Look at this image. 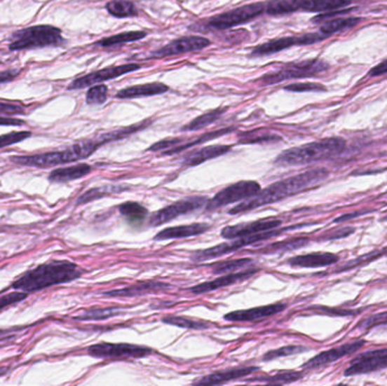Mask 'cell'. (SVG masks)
Here are the masks:
<instances>
[{"instance_id":"cell-1","label":"cell","mask_w":387,"mask_h":386,"mask_svg":"<svg viewBox=\"0 0 387 386\" xmlns=\"http://www.w3.org/2000/svg\"><path fill=\"white\" fill-rule=\"evenodd\" d=\"M329 176L330 172L325 168H316L296 174L294 177L280 180V181H276V183L269 186L266 188L261 189V192L256 194L254 198L240 202L238 205L230 209L228 213L231 216H237V214L250 212L252 209H259L265 205L278 203V202L283 201L285 198L314 188L322 181H325Z\"/></svg>"},{"instance_id":"cell-2","label":"cell","mask_w":387,"mask_h":386,"mask_svg":"<svg viewBox=\"0 0 387 386\" xmlns=\"http://www.w3.org/2000/svg\"><path fill=\"white\" fill-rule=\"evenodd\" d=\"M84 270L69 261H50L29 270L13 283V288L25 292L40 291L49 287L77 280Z\"/></svg>"},{"instance_id":"cell-3","label":"cell","mask_w":387,"mask_h":386,"mask_svg":"<svg viewBox=\"0 0 387 386\" xmlns=\"http://www.w3.org/2000/svg\"><path fill=\"white\" fill-rule=\"evenodd\" d=\"M346 148V142L341 137H329L308 144L283 151L274 159V165L279 167L306 165L320 163L342 153Z\"/></svg>"},{"instance_id":"cell-4","label":"cell","mask_w":387,"mask_h":386,"mask_svg":"<svg viewBox=\"0 0 387 386\" xmlns=\"http://www.w3.org/2000/svg\"><path fill=\"white\" fill-rule=\"evenodd\" d=\"M102 145V142L99 139H88V141L79 142L69 148L56 151V152L33 154V156H11V161L24 167L51 168L56 165H67V163H76L79 160L88 159V156H91Z\"/></svg>"},{"instance_id":"cell-5","label":"cell","mask_w":387,"mask_h":386,"mask_svg":"<svg viewBox=\"0 0 387 386\" xmlns=\"http://www.w3.org/2000/svg\"><path fill=\"white\" fill-rule=\"evenodd\" d=\"M66 43L62 30L53 25H36L15 31L9 38V50H29L46 47H62Z\"/></svg>"},{"instance_id":"cell-6","label":"cell","mask_w":387,"mask_h":386,"mask_svg":"<svg viewBox=\"0 0 387 386\" xmlns=\"http://www.w3.org/2000/svg\"><path fill=\"white\" fill-rule=\"evenodd\" d=\"M329 68V62H324V60H318V58L296 62V64H289L276 71H270V73L263 75L261 78H258L256 82L263 86L274 85V84L283 82V81L316 76V75L327 71Z\"/></svg>"},{"instance_id":"cell-7","label":"cell","mask_w":387,"mask_h":386,"mask_svg":"<svg viewBox=\"0 0 387 386\" xmlns=\"http://www.w3.org/2000/svg\"><path fill=\"white\" fill-rule=\"evenodd\" d=\"M285 230L287 229H273V230L256 233V235H252V236L233 239V242H223V244L215 246V247L206 248V249L195 251V253L191 254V260L193 262H205V261L217 260L219 257L224 256V255H228V254L235 253V251H239L241 248L254 245L256 242H265V240H269V239L280 236Z\"/></svg>"},{"instance_id":"cell-8","label":"cell","mask_w":387,"mask_h":386,"mask_svg":"<svg viewBox=\"0 0 387 386\" xmlns=\"http://www.w3.org/2000/svg\"><path fill=\"white\" fill-rule=\"evenodd\" d=\"M261 185L255 180H241L238 183L226 186V188L221 189L220 192L215 194V198L208 200L205 209L208 212H213L221 207L231 205V204L240 203L252 198L256 194L261 192Z\"/></svg>"},{"instance_id":"cell-9","label":"cell","mask_w":387,"mask_h":386,"mask_svg":"<svg viewBox=\"0 0 387 386\" xmlns=\"http://www.w3.org/2000/svg\"><path fill=\"white\" fill-rule=\"evenodd\" d=\"M88 354L94 358L111 360L142 359L153 354V349L145 345H132V343H109L101 342L90 345Z\"/></svg>"},{"instance_id":"cell-10","label":"cell","mask_w":387,"mask_h":386,"mask_svg":"<svg viewBox=\"0 0 387 386\" xmlns=\"http://www.w3.org/2000/svg\"><path fill=\"white\" fill-rule=\"evenodd\" d=\"M264 12L265 3L244 5V6L232 9L229 12L222 13V14L208 18L205 22V27L217 31L228 30V29L248 23L257 16L262 15Z\"/></svg>"},{"instance_id":"cell-11","label":"cell","mask_w":387,"mask_h":386,"mask_svg":"<svg viewBox=\"0 0 387 386\" xmlns=\"http://www.w3.org/2000/svg\"><path fill=\"white\" fill-rule=\"evenodd\" d=\"M208 202V198L206 196H189V198H182L179 201L175 202L153 213L149 218V223L151 227L162 226L179 216L196 212L198 209L205 207Z\"/></svg>"},{"instance_id":"cell-12","label":"cell","mask_w":387,"mask_h":386,"mask_svg":"<svg viewBox=\"0 0 387 386\" xmlns=\"http://www.w3.org/2000/svg\"><path fill=\"white\" fill-rule=\"evenodd\" d=\"M329 36L322 32L306 33L302 36H285V38L274 39L270 41L262 43L252 49L250 53L252 57L271 56L273 53H278L280 51L285 50L294 46H309L314 45L317 42L322 41Z\"/></svg>"},{"instance_id":"cell-13","label":"cell","mask_w":387,"mask_h":386,"mask_svg":"<svg viewBox=\"0 0 387 386\" xmlns=\"http://www.w3.org/2000/svg\"><path fill=\"white\" fill-rule=\"evenodd\" d=\"M142 65L140 64H125V65L109 66V67L102 68L100 71H93L90 74L79 77L76 80L68 85V90H81L90 88V86L100 84L106 81L114 80L117 77L128 74L132 71L141 69Z\"/></svg>"},{"instance_id":"cell-14","label":"cell","mask_w":387,"mask_h":386,"mask_svg":"<svg viewBox=\"0 0 387 386\" xmlns=\"http://www.w3.org/2000/svg\"><path fill=\"white\" fill-rule=\"evenodd\" d=\"M387 368V349L366 351L352 360L344 371L346 376L368 374Z\"/></svg>"},{"instance_id":"cell-15","label":"cell","mask_w":387,"mask_h":386,"mask_svg":"<svg viewBox=\"0 0 387 386\" xmlns=\"http://www.w3.org/2000/svg\"><path fill=\"white\" fill-rule=\"evenodd\" d=\"M211 45V40L198 36H182L176 39L165 47L151 53L150 60L156 58H165V57L178 56L182 53H193V51L203 50Z\"/></svg>"},{"instance_id":"cell-16","label":"cell","mask_w":387,"mask_h":386,"mask_svg":"<svg viewBox=\"0 0 387 386\" xmlns=\"http://www.w3.org/2000/svg\"><path fill=\"white\" fill-rule=\"evenodd\" d=\"M281 224L282 221L279 219H262V220L250 222V223H239L223 228L221 230V236L226 240H233V239L241 238V237L252 236L256 233L278 229Z\"/></svg>"},{"instance_id":"cell-17","label":"cell","mask_w":387,"mask_h":386,"mask_svg":"<svg viewBox=\"0 0 387 386\" xmlns=\"http://www.w3.org/2000/svg\"><path fill=\"white\" fill-rule=\"evenodd\" d=\"M366 345L365 340H358V341L349 342L346 345H340L337 348L330 349L327 351H322L317 356L313 357L307 363L302 365L304 369H318L322 368L324 366L330 365L334 363L337 360L344 358V357L349 356L353 354L355 351L360 350L364 345Z\"/></svg>"},{"instance_id":"cell-18","label":"cell","mask_w":387,"mask_h":386,"mask_svg":"<svg viewBox=\"0 0 387 386\" xmlns=\"http://www.w3.org/2000/svg\"><path fill=\"white\" fill-rule=\"evenodd\" d=\"M259 271H261V268H250L243 270V271L235 272V273H228V275H223V277H217L215 280L206 281V282L196 284V286H194L193 288H191L189 291L196 296L208 294V292L215 291V290L221 289V288L233 286L236 283L248 280V279L254 277V275Z\"/></svg>"},{"instance_id":"cell-19","label":"cell","mask_w":387,"mask_h":386,"mask_svg":"<svg viewBox=\"0 0 387 386\" xmlns=\"http://www.w3.org/2000/svg\"><path fill=\"white\" fill-rule=\"evenodd\" d=\"M287 305L285 303L266 305V306L254 307L250 310H235L224 315V319L228 322H255L267 319L271 316L278 315L287 310Z\"/></svg>"},{"instance_id":"cell-20","label":"cell","mask_w":387,"mask_h":386,"mask_svg":"<svg viewBox=\"0 0 387 386\" xmlns=\"http://www.w3.org/2000/svg\"><path fill=\"white\" fill-rule=\"evenodd\" d=\"M170 284L161 282V281H143V282L135 283V284L126 287L123 289L103 292V296L110 298L140 297V296L147 295V294H152V292L165 291V290L170 289Z\"/></svg>"},{"instance_id":"cell-21","label":"cell","mask_w":387,"mask_h":386,"mask_svg":"<svg viewBox=\"0 0 387 386\" xmlns=\"http://www.w3.org/2000/svg\"><path fill=\"white\" fill-rule=\"evenodd\" d=\"M259 371L256 366H248V367H236V368L226 369V371H217L213 374L208 375L200 380H195V385H222L229 383L232 380H240L247 378Z\"/></svg>"},{"instance_id":"cell-22","label":"cell","mask_w":387,"mask_h":386,"mask_svg":"<svg viewBox=\"0 0 387 386\" xmlns=\"http://www.w3.org/2000/svg\"><path fill=\"white\" fill-rule=\"evenodd\" d=\"M211 229V226L208 223L184 224V226H176V227L165 228L163 230L156 233L153 237L154 242H165L172 239L189 238V237L200 236L203 233H208Z\"/></svg>"},{"instance_id":"cell-23","label":"cell","mask_w":387,"mask_h":386,"mask_svg":"<svg viewBox=\"0 0 387 386\" xmlns=\"http://www.w3.org/2000/svg\"><path fill=\"white\" fill-rule=\"evenodd\" d=\"M232 150L231 145H211L200 150L194 151L187 156H184L182 160V167L184 168H191L196 165H202L208 160L217 159L219 156L229 153Z\"/></svg>"},{"instance_id":"cell-24","label":"cell","mask_w":387,"mask_h":386,"mask_svg":"<svg viewBox=\"0 0 387 386\" xmlns=\"http://www.w3.org/2000/svg\"><path fill=\"white\" fill-rule=\"evenodd\" d=\"M340 257L332 253H311L298 255L287 260V264L294 268H325L339 262Z\"/></svg>"},{"instance_id":"cell-25","label":"cell","mask_w":387,"mask_h":386,"mask_svg":"<svg viewBox=\"0 0 387 386\" xmlns=\"http://www.w3.org/2000/svg\"><path fill=\"white\" fill-rule=\"evenodd\" d=\"M170 88L163 83L153 82L140 85L128 86L126 89L118 92V99H134V97H153V95H163L169 91Z\"/></svg>"},{"instance_id":"cell-26","label":"cell","mask_w":387,"mask_h":386,"mask_svg":"<svg viewBox=\"0 0 387 386\" xmlns=\"http://www.w3.org/2000/svg\"><path fill=\"white\" fill-rule=\"evenodd\" d=\"M91 165L88 163H79V165H71V167H62V168L55 169L49 174V181L50 183H68L73 180L81 179L91 174Z\"/></svg>"},{"instance_id":"cell-27","label":"cell","mask_w":387,"mask_h":386,"mask_svg":"<svg viewBox=\"0 0 387 386\" xmlns=\"http://www.w3.org/2000/svg\"><path fill=\"white\" fill-rule=\"evenodd\" d=\"M300 9L309 13H327L344 9L351 5V0H299Z\"/></svg>"},{"instance_id":"cell-28","label":"cell","mask_w":387,"mask_h":386,"mask_svg":"<svg viewBox=\"0 0 387 386\" xmlns=\"http://www.w3.org/2000/svg\"><path fill=\"white\" fill-rule=\"evenodd\" d=\"M132 189V186L129 185H106L102 187H94L88 189V192L79 196L76 201V205H84L90 202L97 201L102 198H107L109 195L121 194V193L127 192Z\"/></svg>"},{"instance_id":"cell-29","label":"cell","mask_w":387,"mask_h":386,"mask_svg":"<svg viewBox=\"0 0 387 386\" xmlns=\"http://www.w3.org/2000/svg\"><path fill=\"white\" fill-rule=\"evenodd\" d=\"M118 211L129 224L136 226L143 223L149 216V209L137 202H123L118 207Z\"/></svg>"},{"instance_id":"cell-30","label":"cell","mask_w":387,"mask_h":386,"mask_svg":"<svg viewBox=\"0 0 387 386\" xmlns=\"http://www.w3.org/2000/svg\"><path fill=\"white\" fill-rule=\"evenodd\" d=\"M233 130H235L233 127H228V128H223V130L208 132V133L198 136L197 139H193V141L182 143V144L177 145V146L170 149V150L163 151L162 156H175V154L180 153L182 151L188 150V149L196 146V145H200L202 143H205V142L211 141V139H215L217 137H221V136L226 135V134L231 133Z\"/></svg>"},{"instance_id":"cell-31","label":"cell","mask_w":387,"mask_h":386,"mask_svg":"<svg viewBox=\"0 0 387 386\" xmlns=\"http://www.w3.org/2000/svg\"><path fill=\"white\" fill-rule=\"evenodd\" d=\"M281 139V136L264 128L244 132L238 135V143L240 144H263V143H274Z\"/></svg>"},{"instance_id":"cell-32","label":"cell","mask_w":387,"mask_h":386,"mask_svg":"<svg viewBox=\"0 0 387 386\" xmlns=\"http://www.w3.org/2000/svg\"><path fill=\"white\" fill-rule=\"evenodd\" d=\"M255 266V261L252 259H239V260H226L217 262L211 266L213 275H228L235 272L243 271L246 268H252Z\"/></svg>"},{"instance_id":"cell-33","label":"cell","mask_w":387,"mask_h":386,"mask_svg":"<svg viewBox=\"0 0 387 386\" xmlns=\"http://www.w3.org/2000/svg\"><path fill=\"white\" fill-rule=\"evenodd\" d=\"M362 18H335L330 21L324 22L320 27V32L324 33L325 36H331L334 33L341 32L344 30H349L352 27H357Z\"/></svg>"},{"instance_id":"cell-34","label":"cell","mask_w":387,"mask_h":386,"mask_svg":"<svg viewBox=\"0 0 387 386\" xmlns=\"http://www.w3.org/2000/svg\"><path fill=\"white\" fill-rule=\"evenodd\" d=\"M151 124H152V120L147 119V120L141 121V123L132 125V126L123 127V128H119V130H112V132H109V133L103 134V135L99 137V139L102 142L103 145L110 143V142L119 141V139H126V137L132 135V134L137 133L140 130H145Z\"/></svg>"},{"instance_id":"cell-35","label":"cell","mask_w":387,"mask_h":386,"mask_svg":"<svg viewBox=\"0 0 387 386\" xmlns=\"http://www.w3.org/2000/svg\"><path fill=\"white\" fill-rule=\"evenodd\" d=\"M309 239L306 237H299V238H291L285 240V242H274L266 247L261 248L258 253L261 254H276L287 253V251H296L299 248L305 247L308 245Z\"/></svg>"},{"instance_id":"cell-36","label":"cell","mask_w":387,"mask_h":386,"mask_svg":"<svg viewBox=\"0 0 387 386\" xmlns=\"http://www.w3.org/2000/svg\"><path fill=\"white\" fill-rule=\"evenodd\" d=\"M106 9L110 15L117 18H135L138 15V9L132 0H110L106 5Z\"/></svg>"},{"instance_id":"cell-37","label":"cell","mask_w":387,"mask_h":386,"mask_svg":"<svg viewBox=\"0 0 387 386\" xmlns=\"http://www.w3.org/2000/svg\"><path fill=\"white\" fill-rule=\"evenodd\" d=\"M228 110L226 106L224 108H217V109L211 110V111L206 112L204 115H201L197 118L191 120V123H188L187 125L182 127V132H195V130H200L202 128L210 126L213 124L217 119L220 118L221 116Z\"/></svg>"},{"instance_id":"cell-38","label":"cell","mask_w":387,"mask_h":386,"mask_svg":"<svg viewBox=\"0 0 387 386\" xmlns=\"http://www.w3.org/2000/svg\"><path fill=\"white\" fill-rule=\"evenodd\" d=\"M147 33L145 31H128V32L119 33L116 36H108L97 41L95 45L100 46L102 48L116 47V46L123 45L128 42H135L138 40L145 38Z\"/></svg>"},{"instance_id":"cell-39","label":"cell","mask_w":387,"mask_h":386,"mask_svg":"<svg viewBox=\"0 0 387 386\" xmlns=\"http://www.w3.org/2000/svg\"><path fill=\"white\" fill-rule=\"evenodd\" d=\"M299 9V0H271L269 3L265 4V12L272 16L291 14Z\"/></svg>"},{"instance_id":"cell-40","label":"cell","mask_w":387,"mask_h":386,"mask_svg":"<svg viewBox=\"0 0 387 386\" xmlns=\"http://www.w3.org/2000/svg\"><path fill=\"white\" fill-rule=\"evenodd\" d=\"M162 323L172 326L182 327L186 330H208L211 327L208 322L197 321V319H188L184 316H165L161 319Z\"/></svg>"},{"instance_id":"cell-41","label":"cell","mask_w":387,"mask_h":386,"mask_svg":"<svg viewBox=\"0 0 387 386\" xmlns=\"http://www.w3.org/2000/svg\"><path fill=\"white\" fill-rule=\"evenodd\" d=\"M302 374L300 371H279L276 374L267 375V376H263V378H252V380H247V382H257V383H266V384H290L297 382V380H301Z\"/></svg>"},{"instance_id":"cell-42","label":"cell","mask_w":387,"mask_h":386,"mask_svg":"<svg viewBox=\"0 0 387 386\" xmlns=\"http://www.w3.org/2000/svg\"><path fill=\"white\" fill-rule=\"evenodd\" d=\"M121 308L118 307H108V308H93L86 310L81 315L76 316L77 321H104L116 316L121 315Z\"/></svg>"},{"instance_id":"cell-43","label":"cell","mask_w":387,"mask_h":386,"mask_svg":"<svg viewBox=\"0 0 387 386\" xmlns=\"http://www.w3.org/2000/svg\"><path fill=\"white\" fill-rule=\"evenodd\" d=\"M309 349L304 345H285L282 348L276 349V350H270L269 352L262 357L263 361H271V360L278 359L281 357L292 356V354H302L308 351Z\"/></svg>"},{"instance_id":"cell-44","label":"cell","mask_w":387,"mask_h":386,"mask_svg":"<svg viewBox=\"0 0 387 386\" xmlns=\"http://www.w3.org/2000/svg\"><path fill=\"white\" fill-rule=\"evenodd\" d=\"M108 99V88L104 84H95L90 86L86 93V104L90 106L103 104Z\"/></svg>"},{"instance_id":"cell-45","label":"cell","mask_w":387,"mask_h":386,"mask_svg":"<svg viewBox=\"0 0 387 386\" xmlns=\"http://www.w3.org/2000/svg\"><path fill=\"white\" fill-rule=\"evenodd\" d=\"M387 254V247L384 249H379V251H372V253L366 254L364 256L358 257L355 260L350 261L346 263V266H341L340 270L337 272L349 271L352 268H358L360 266H365L367 263L373 262V261L379 260V257L385 256Z\"/></svg>"},{"instance_id":"cell-46","label":"cell","mask_w":387,"mask_h":386,"mask_svg":"<svg viewBox=\"0 0 387 386\" xmlns=\"http://www.w3.org/2000/svg\"><path fill=\"white\" fill-rule=\"evenodd\" d=\"M285 91L301 93V92H325L327 91V88L320 83H294V84L285 86Z\"/></svg>"},{"instance_id":"cell-47","label":"cell","mask_w":387,"mask_h":386,"mask_svg":"<svg viewBox=\"0 0 387 386\" xmlns=\"http://www.w3.org/2000/svg\"><path fill=\"white\" fill-rule=\"evenodd\" d=\"M379 325H387V312H379V314H375V315L366 317V319L359 322L357 329L367 331L373 329V327L379 326Z\"/></svg>"},{"instance_id":"cell-48","label":"cell","mask_w":387,"mask_h":386,"mask_svg":"<svg viewBox=\"0 0 387 386\" xmlns=\"http://www.w3.org/2000/svg\"><path fill=\"white\" fill-rule=\"evenodd\" d=\"M32 136L31 132H12V133L0 135V149L6 148L9 145L16 144Z\"/></svg>"},{"instance_id":"cell-49","label":"cell","mask_w":387,"mask_h":386,"mask_svg":"<svg viewBox=\"0 0 387 386\" xmlns=\"http://www.w3.org/2000/svg\"><path fill=\"white\" fill-rule=\"evenodd\" d=\"M182 139L178 137H171V139H165L162 141L154 143L151 148L147 149L150 152H158V151H167L175 148L177 145L182 144Z\"/></svg>"},{"instance_id":"cell-50","label":"cell","mask_w":387,"mask_h":386,"mask_svg":"<svg viewBox=\"0 0 387 386\" xmlns=\"http://www.w3.org/2000/svg\"><path fill=\"white\" fill-rule=\"evenodd\" d=\"M27 292H12V294H8V295L3 296L0 297V310L6 308L7 306H11V305L16 304V303H20V301L27 299Z\"/></svg>"},{"instance_id":"cell-51","label":"cell","mask_w":387,"mask_h":386,"mask_svg":"<svg viewBox=\"0 0 387 386\" xmlns=\"http://www.w3.org/2000/svg\"><path fill=\"white\" fill-rule=\"evenodd\" d=\"M355 228L352 227L340 228V229H337V230L326 233V235H324L322 239H325V240H334V239L346 238V237H349L350 235L355 233Z\"/></svg>"},{"instance_id":"cell-52","label":"cell","mask_w":387,"mask_h":386,"mask_svg":"<svg viewBox=\"0 0 387 386\" xmlns=\"http://www.w3.org/2000/svg\"><path fill=\"white\" fill-rule=\"evenodd\" d=\"M351 9H337V11H332V12L322 13L318 16H315L313 18V23L320 24L324 23V22L330 21L332 18H339V16L342 15V14H346L349 13Z\"/></svg>"},{"instance_id":"cell-53","label":"cell","mask_w":387,"mask_h":386,"mask_svg":"<svg viewBox=\"0 0 387 386\" xmlns=\"http://www.w3.org/2000/svg\"><path fill=\"white\" fill-rule=\"evenodd\" d=\"M24 108L18 104H5L0 102V113L4 115H16V113H24Z\"/></svg>"},{"instance_id":"cell-54","label":"cell","mask_w":387,"mask_h":386,"mask_svg":"<svg viewBox=\"0 0 387 386\" xmlns=\"http://www.w3.org/2000/svg\"><path fill=\"white\" fill-rule=\"evenodd\" d=\"M311 310H314L317 312H322V315L349 316L353 314V312H350V310L337 312V310H329V308H325V307H313Z\"/></svg>"},{"instance_id":"cell-55","label":"cell","mask_w":387,"mask_h":386,"mask_svg":"<svg viewBox=\"0 0 387 386\" xmlns=\"http://www.w3.org/2000/svg\"><path fill=\"white\" fill-rule=\"evenodd\" d=\"M20 69H9V71H0V84L12 82L20 74Z\"/></svg>"},{"instance_id":"cell-56","label":"cell","mask_w":387,"mask_h":386,"mask_svg":"<svg viewBox=\"0 0 387 386\" xmlns=\"http://www.w3.org/2000/svg\"><path fill=\"white\" fill-rule=\"evenodd\" d=\"M387 74V58L379 62V65L370 69L368 75L372 77L381 76V75Z\"/></svg>"},{"instance_id":"cell-57","label":"cell","mask_w":387,"mask_h":386,"mask_svg":"<svg viewBox=\"0 0 387 386\" xmlns=\"http://www.w3.org/2000/svg\"><path fill=\"white\" fill-rule=\"evenodd\" d=\"M24 121L22 119L12 118V117H3L0 116V126H23Z\"/></svg>"},{"instance_id":"cell-58","label":"cell","mask_w":387,"mask_h":386,"mask_svg":"<svg viewBox=\"0 0 387 386\" xmlns=\"http://www.w3.org/2000/svg\"><path fill=\"white\" fill-rule=\"evenodd\" d=\"M362 216V213H353V214H348V216H340V218H337V220H335V222L346 221V220H350V219H353L355 218V216Z\"/></svg>"},{"instance_id":"cell-59","label":"cell","mask_w":387,"mask_h":386,"mask_svg":"<svg viewBox=\"0 0 387 386\" xmlns=\"http://www.w3.org/2000/svg\"><path fill=\"white\" fill-rule=\"evenodd\" d=\"M6 371H7L6 367H3V368H0V376H1V375L6 374Z\"/></svg>"},{"instance_id":"cell-60","label":"cell","mask_w":387,"mask_h":386,"mask_svg":"<svg viewBox=\"0 0 387 386\" xmlns=\"http://www.w3.org/2000/svg\"><path fill=\"white\" fill-rule=\"evenodd\" d=\"M4 198V194H1V193H0V198Z\"/></svg>"},{"instance_id":"cell-61","label":"cell","mask_w":387,"mask_h":386,"mask_svg":"<svg viewBox=\"0 0 387 386\" xmlns=\"http://www.w3.org/2000/svg\"><path fill=\"white\" fill-rule=\"evenodd\" d=\"M385 219H386V220H387V218H385Z\"/></svg>"}]
</instances>
